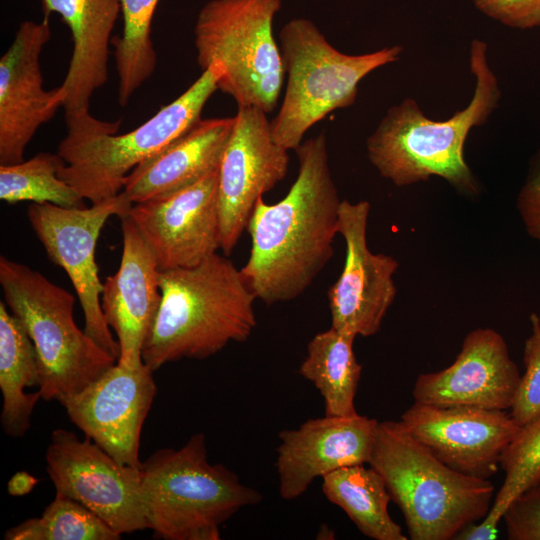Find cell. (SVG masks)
Segmentation results:
<instances>
[{
    "label": "cell",
    "mask_w": 540,
    "mask_h": 540,
    "mask_svg": "<svg viewBox=\"0 0 540 540\" xmlns=\"http://www.w3.org/2000/svg\"><path fill=\"white\" fill-rule=\"evenodd\" d=\"M153 372L145 363L128 368L116 362L59 403L86 437L119 463L141 468L142 427L157 393Z\"/></svg>",
    "instance_id": "4fadbf2b"
},
{
    "label": "cell",
    "mask_w": 540,
    "mask_h": 540,
    "mask_svg": "<svg viewBox=\"0 0 540 540\" xmlns=\"http://www.w3.org/2000/svg\"><path fill=\"white\" fill-rule=\"evenodd\" d=\"M286 75L283 101L270 121L274 140L296 150L305 133L328 114L354 104L360 81L400 58V45L359 54H345L327 40L313 21L289 20L279 33Z\"/></svg>",
    "instance_id": "ba28073f"
},
{
    "label": "cell",
    "mask_w": 540,
    "mask_h": 540,
    "mask_svg": "<svg viewBox=\"0 0 540 540\" xmlns=\"http://www.w3.org/2000/svg\"><path fill=\"white\" fill-rule=\"evenodd\" d=\"M39 386V369L32 340L19 320L0 302V390L3 431L15 438L29 430L39 391L25 393Z\"/></svg>",
    "instance_id": "603a6c76"
},
{
    "label": "cell",
    "mask_w": 540,
    "mask_h": 540,
    "mask_svg": "<svg viewBox=\"0 0 540 540\" xmlns=\"http://www.w3.org/2000/svg\"><path fill=\"white\" fill-rule=\"evenodd\" d=\"M218 171L166 197L132 205L129 217L159 270L193 267L220 249Z\"/></svg>",
    "instance_id": "2e32d148"
},
{
    "label": "cell",
    "mask_w": 540,
    "mask_h": 540,
    "mask_svg": "<svg viewBox=\"0 0 540 540\" xmlns=\"http://www.w3.org/2000/svg\"><path fill=\"white\" fill-rule=\"evenodd\" d=\"M133 203L121 191L90 207L66 208L51 203H32L29 222L49 259L70 278L84 315V331L117 360L119 343L108 326L102 306L101 283L95 249L108 218L128 214Z\"/></svg>",
    "instance_id": "30bf717a"
},
{
    "label": "cell",
    "mask_w": 540,
    "mask_h": 540,
    "mask_svg": "<svg viewBox=\"0 0 540 540\" xmlns=\"http://www.w3.org/2000/svg\"><path fill=\"white\" fill-rule=\"evenodd\" d=\"M159 0H120L123 29L113 37L118 74V103L124 107L153 74L157 54L151 40V23Z\"/></svg>",
    "instance_id": "4316f807"
},
{
    "label": "cell",
    "mask_w": 540,
    "mask_h": 540,
    "mask_svg": "<svg viewBox=\"0 0 540 540\" xmlns=\"http://www.w3.org/2000/svg\"><path fill=\"white\" fill-rule=\"evenodd\" d=\"M221 66L212 64L179 97L136 129L117 134L120 121L106 122L89 110L65 112L66 136L57 153L66 165L58 176L92 204L118 195L127 175L191 130L218 90Z\"/></svg>",
    "instance_id": "277c9868"
},
{
    "label": "cell",
    "mask_w": 540,
    "mask_h": 540,
    "mask_svg": "<svg viewBox=\"0 0 540 540\" xmlns=\"http://www.w3.org/2000/svg\"><path fill=\"white\" fill-rule=\"evenodd\" d=\"M368 465L384 479L412 540H451L491 507L489 479L463 475L414 439L401 421L378 422Z\"/></svg>",
    "instance_id": "5b68a950"
},
{
    "label": "cell",
    "mask_w": 540,
    "mask_h": 540,
    "mask_svg": "<svg viewBox=\"0 0 540 540\" xmlns=\"http://www.w3.org/2000/svg\"><path fill=\"white\" fill-rule=\"evenodd\" d=\"M50 38L49 18L25 20L0 58V165L24 161V150L38 128L63 107L61 86L43 88L39 59Z\"/></svg>",
    "instance_id": "e0dca14e"
},
{
    "label": "cell",
    "mask_w": 540,
    "mask_h": 540,
    "mask_svg": "<svg viewBox=\"0 0 540 540\" xmlns=\"http://www.w3.org/2000/svg\"><path fill=\"white\" fill-rule=\"evenodd\" d=\"M378 421L359 415L310 419L279 433L276 470L283 499L303 495L318 477L368 464Z\"/></svg>",
    "instance_id": "d6986e66"
},
{
    "label": "cell",
    "mask_w": 540,
    "mask_h": 540,
    "mask_svg": "<svg viewBox=\"0 0 540 540\" xmlns=\"http://www.w3.org/2000/svg\"><path fill=\"white\" fill-rule=\"evenodd\" d=\"M288 150L273 138L267 113L238 107L218 169L220 249L229 255L248 222L256 202L288 172Z\"/></svg>",
    "instance_id": "7c38bea8"
},
{
    "label": "cell",
    "mask_w": 540,
    "mask_h": 540,
    "mask_svg": "<svg viewBox=\"0 0 540 540\" xmlns=\"http://www.w3.org/2000/svg\"><path fill=\"white\" fill-rule=\"evenodd\" d=\"M298 174L277 203L256 202L247 225L250 255L241 268L266 305L303 294L333 256L341 201L331 176L324 132L295 150Z\"/></svg>",
    "instance_id": "6da1fadb"
},
{
    "label": "cell",
    "mask_w": 540,
    "mask_h": 540,
    "mask_svg": "<svg viewBox=\"0 0 540 540\" xmlns=\"http://www.w3.org/2000/svg\"><path fill=\"white\" fill-rule=\"evenodd\" d=\"M502 519L509 540H540V484L518 496Z\"/></svg>",
    "instance_id": "4dcf8cb0"
},
{
    "label": "cell",
    "mask_w": 540,
    "mask_h": 540,
    "mask_svg": "<svg viewBox=\"0 0 540 540\" xmlns=\"http://www.w3.org/2000/svg\"><path fill=\"white\" fill-rule=\"evenodd\" d=\"M37 482L38 479L28 472L19 471L10 478L7 490L11 496H24L32 491Z\"/></svg>",
    "instance_id": "836d02e7"
},
{
    "label": "cell",
    "mask_w": 540,
    "mask_h": 540,
    "mask_svg": "<svg viewBox=\"0 0 540 540\" xmlns=\"http://www.w3.org/2000/svg\"><path fill=\"white\" fill-rule=\"evenodd\" d=\"M355 338L330 327L307 345L299 373L319 390L326 416L357 414L354 400L362 366L353 350Z\"/></svg>",
    "instance_id": "d4e9b609"
},
{
    "label": "cell",
    "mask_w": 540,
    "mask_h": 540,
    "mask_svg": "<svg viewBox=\"0 0 540 540\" xmlns=\"http://www.w3.org/2000/svg\"><path fill=\"white\" fill-rule=\"evenodd\" d=\"M234 125L233 117L201 119L163 151L143 161L125 178L123 192L133 203L169 196L218 171Z\"/></svg>",
    "instance_id": "44dd1931"
},
{
    "label": "cell",
    "mask_w": 540,
    "mask_h": 540,
    "mask_svg": "<svg viewBox=\"0 0 540 540\" xmlns=\"http://www.w3.org/2000/svg\"><path fill=\"white\" fill-rule=\"evenodd\" d=\"M43 16L58 14L72 34L73 51L60 85L65 112L89 110L94 92L108 80L111 34L120 0H40Z\"/></svg>",
    "instance_id": "7402d4cb"
},
{
    "label": "cell",
    "mask_w": 540,
    "mask_h": 540,
    "mask_svg": "<svg viewBox=\"0 0 540 540\" xmlns=\"http://www.w3.org/2000/svg\"><path fill=\"white\" fill-rule=\"evenodd\" d=\"M281 0H209L194 26L197 63L219 64L218 89L238 107L274 110L285 80L273 21Z\"/></svg>",
    "instance_id": "9c48e42d"
},
{
    "label": "cell",
    "mask_w": 540,
    "mask_h": 540,
    "mask_svg": "<svg viewBox=\"0 0 540 540\" xmlns=\"http://www.w3.org/2000/svg\"><path fill=\"white\" fill-rule=\"evenodd\" d=\"M368 201L342 200L338 233L346 245L345 262L328 290L331 327L357 337L376 334L396 296L393 275L399 264L367 244Z\"/></svg>",
    "instance_id": "5bb4252c"
},
{
    "label": "cell",
    "mask_w": 540,
    "mask_h": 540,
    "mask_svg": "<svg viewBox=\"0 0 540 540\" xmlns=\"http://www.w3.org/2000/svg\"><path fill=\"white\" fill-rule=\"evenodd\" d=\"M517 208L528 234L540 240V149L530 160L517 197Z\"/></svg>",
    "instance_id": "d6a6232c"
},
{
    "label": "cell",
    "mask_w": 540,
    "mask_h": 540,
    "mask_svg": "<svg viewBox=\"0 0 540 540\" xmlns=\"http://www.w3.org/2000/svg\"><path fill=\"white\" fill-rule=\"evenodd\" d=\"M441 462L466 476L489 479L520 426L506 410L414 402L401 420Z\"/></svg>",
    "instance_id": "9a60e30c"
},
{
    "label": "cell",
    "mask_w": 540,
    "mask_h": 540,
    "mask_svg": "<svg viewBox=\"0 0 540 540\" xmlns=\"http://www.w3.org/2000/svg\"><path fill=\"white\" fill-rule=\"evenodd\" d=\"M487 43L470 45V71L475 89L469 104L449 119L428 118L416 100L405 98L390 107L366 140L367 155L379 174L402 187L438 176L469 195L478 192L464 145L471 129L487 122L497 109L501 90L487 57Z\"/></svg>",
    "instance_id": "7a4b0ae2"
},
{
    "label": "cell",
    "mask_w": 540,
    "mask_h": 540,
    "mask_svg": "<svg viewBox=\"0 0 540 540\" xmlns=\"http://www.w3.org/2000/svg\"><path fill=\"white\" fill-rule=\"evenodd\" d=\"M123 249L117 272L105 278L101 306L114 330L120 354L117 363L137 368L161 304L156 259L128 214L120 218Z\"/></svg>",
    "instance_id": "ffe728a7"
},
{
    "label": "cell",
    "mask_w": 540,
    "mask_h": 540,
    "mask_svg": "<svg viewBox=\"0 0 540 540\" xmlns=\"http://www.w3.org/2000/svg\"><path fill=\"white\" fill-rule=\"evenodd\" d=\"M160 289V308L142 352L153 371L244 342L257 324V298L226 256L215 253L196 266L162 271Z\"/></svg>",
    "instance_id": "3957f363"
},
{
    "label": "cell",
    "mask_w": 540,
    "mask_h": 540,
    "mask_svg": "<svg viewBox=\"0 0 540 540\" xmlns=\"http://www.w3.org/2000/svg\"><path fill=\"white\" fill-rule=\"evenodd\" d=\"M45 460L56 494L81 503L121 535L148 528L140 468L63 428L52 431Z\"/></svg>",
    "instance_id": "8fae6325"
},
{
    "label": "cell",
    "mask_w": 540,
    "mask_h": 540,
    "mask_svg": "<svg viewBox=\"0 0 540 540\" xmlns=\"http://www.w3.org/2000/svg\"><path fill=\"white\" fill-rule=\"evenodd\" d=\"M140 470L148 529L159 539L219 540L225 522L262 500L233 471L209 462L204 433L181 448L158 449Z\"/></svg>",
    "instance_id": "8992f818"
},
{
    "label": "cell",
    "mask_w": 540,
    "mask_h": 540,
    "mask_svg": "<svg viewBox=\"0 0 540 540\" xmlns=\"http://www.w3.org/2000/svg\"><path fill=\"white\" fill-rule=\"evenodd\" d=\"M322 491L363 535L374 540L408 539L389 514L391 497L384 479L370 465H351L325 475Z\"/></svg>",
    "instance_id": "cb8c5ba5"
},
{
    "label": "cell",
    "mask_w": 540,
    "mask_h": 540,
    "mask_svg": "<svg viewBox=\"0 0 540 540\" xmlns=\"http://www.w3.org/2000/svg\"><path fill=\"white\" fill-rule=\"evenodd\" d=\"M115 531L90 509L69 497L56 494L38 518L11 527L5 540H119Z\"/></svg>",
    "instance_id": "f1b7e54d"
},
{
    "label": "cell",
    "mask_w": 540,
    "mask_h": 540,
    "mask_svg": "<svg viewBox=\"0 0 540 540\" xmlns=\"http://www.w3.org/2000/svg\"><path fill=\"white\" fill-rule=\"evenodd\" d=\"M484 15L516 29L540 27V0H472Z\"/></svg>",
    "instance_id": "1f68e13d"
},
{
    "label": "cell",
    "mask_w": 540,
    "mask_h": 540,
    "mask_svg": "<svg viewBox=\"0 0 540 540\" xmlns=\"http://www.w3.org/2000/svg\"><path fill=\"white\" fill-rule=\"evenodd\" d=\"M0 284L5 304L33 342L38 391L58 402L85 388L116 364L74 321V296L40 272L0 257Z\"/></svg>",
    "instance_id": "52a82bcc"
},
{
    "label": "cell",
    "mask_w": 540,
    "mask_h": 540,
    "mask_svg": "<svg viewBox=\"0 0 540 540\" xmlns=\"http://www.w3.org/2000/svg\"><path fill=\"white\" fill-rule=\"evenodd\" d=\"M499 465L504 482L487 515L465 527L456 540H494L497 526L508 506L523 492L540 484V414L520 426L501 453Z\"/></svg>",
    "instance_id": "484cf974"
},
{
    "label": "cell",
    "mask_w": 540,
    "mask_h": 540,
    "mask_svg": "<svg viewBox=\"0 0 540 540\" xmlns=\"http://www.w3.org/2000/svg\"><path fill=\"white\" fill-rule=\"evenodd\" d=\"M531 335L524 345L525 372L521 376L518 390L510 408V415L523 425L540 414V317L530 315Z\"/></svg>",
    "instance_id": "f546056e"
},
{
    "label": "cell",
    "mask_w": 540,
    "mask_h": 540,
    "mask_svg": "<svg viewBox=\"0 0 540 540\" xmlns=\"http://www.w3.org/2000/svg\"><path fill=\"white\" fill-rule=\"evenodd\" d=\"M65 165L58 153L48 152L16 164L0 165V199L8 204L32 201L66 208L85 207L84 198L58 176Z\"/></svg>",
    "instance_id": "83f0119b"
},
{
    "label": "cell",
    "mask_w": 540,
    "mask_h": 540,
    "mask_svg": "<svg viewBox=\"0 0 540 540\" xmlns=\"http://www.w3.org/2000/svg\"><path fill=\"white\" fill-rule=\"evenodd\" d=\"M520 379L502 335L477 328L465 336L451 365L417 377L412 394L415 402L428 405L508 410Z\"/></svg>",
    "instance_id": "ac0fdd59"
}]
</instances>
